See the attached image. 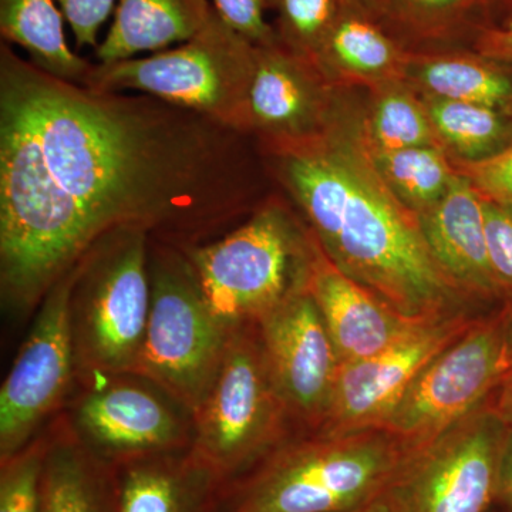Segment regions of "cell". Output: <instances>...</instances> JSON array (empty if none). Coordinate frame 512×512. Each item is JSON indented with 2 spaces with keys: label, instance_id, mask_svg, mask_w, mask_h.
<instances>
[{
  "label": "cell",
  "instance_id": "cell-5",
  "mask_svg": "<svg viewBox=\"0 0 512 512\" xmlns=\"http://www.w3.org/2000/svg\"><path fill=\"white\" fill-rule=\"evenodd\" d=\"M150 241L144 229H114L74 265L70 316L76 376L136 372L150 315Z\"/></svg>",
  "mask_w": 512,
  "mask_h": 512
},
{
  "label": "cell",
  "instance_id": "cell-25",
  "mask_svg": "<svg viewBox=\"0 0 512 512\" xmlns=\"http://www.w3.org/2000/svg\"><path fill=\"white\" fill-rule=\"evenodd\" d=\"M419 94L440 146L451 160L476 163L497 156L512 146L510 114L480 104Z\"/></svg>",
  "mask_w": 512,
  "mask_h": 512
},
{
  "label": "cell",
  "instance_id": "cell-42",
  "mask_svg": "<svg viewBox=\"0 0 512 512\" xmlns=\"http://www.w3.org/2000/svg\"><path fill=\"white\" fill-rule=\"evenodd\" d=\"M494 512H500V511H498V510H497V508H495V511H494Z\"/></svg>",
  "mask_w": 512,
  "mask_h": 512
},
{
  "label": "cell",
  "instance_id": "cell-33",
  "mask_svg": "<svg viewBox=\"0 0 512 512\" xmlns=\"http://www.w3.org/2000/svg\"><path fill=\"white\" fill-rule=\"evenodd\" d=\"M117 0H57L72 29L77 49L100 45L99 33L116 9Z\"/></svg>",
  "mask_w": 512,
  "mask_h": 512
},
{
  "label": "cell",
  "instance_id": "cell-36",
  "mask_svg": "<svg viewBox=\"0 0 512 512\" xmlns=\"http://www.w3.org/2000/svg\"><path fill=\"white\" fill-rule=\"evenodd\" d=\"M490 402L493 404L495 412L500 414L508 429L512 431V360L500 386L495 389L493 396H491Z\"/></svg>",
  "mask_w": 512,
  "mask_h": 512
},
{
  "label": "cell",
  "instance_id": "cell-40",
  "mask_svg": "<svg viewBox=\"0 0 512 512\" xmlns=\"http://www.w3.org/2000/svg\"><path fill=\"white\" fill-rule=\"evenodd\" d=\"M490 2L491 15H493V22L497 13L503 12L505 8L512 2V0H488Z\"/></svg>",
  "mask_w": 512,
  "mask_h": 512
},
{
  "label": "cell",
  "instance_id": "cell-22",
  "mask_svg": "<svg viewBox=\"0 0 512 512\" xmlns=\"http://www.w3.org/2000/svg\"><path fill=\"white\" fill-rule=\"evenodd\" d=\"M380 22L407 49H461L494 26L488 0H380Z\"/></svg>",
  "mask_w": 512,
  "mask_h": 512
},
{
  "label": "cell",
  "instance_id": "cell-23",
  "mask_svg": "<svg viewBox=\"0 0 512 512\" xmlns=\"http://www.w3.org/2000/svg\"><path fill=\"white\" fill-rule=\"evenodd\" d=\"M43 512H117L113 468L97 460L67 423L49 434Z\"/></svg>",
  "mask_w": 512,
  "mask_h": 512
},
{
  "label": "cell",
  "instance_id": "cell-1",
  "mask_svg": "<svg viewBox=\"0 0 512 512\" xmlns=\"http://www.w3.org/2000/svg\"><path fill=\"white\" fill-rule=\"evenodd\" d=\"M248 134L147 94L50 76L0 43V291L32 312L97 241L141 228L190 247L269 195Z\"/></svg>",
  "mask_w": 512,
  "mask_h": 512
},
{
  "label": "cell",
  "instance_id": "cell-8",
  "mask_svg": "<svg viewBox=\"0 0 512 512\" xmlns=\"http://www.w3.org/2000/svg\"><path fill=\"white\" fill-rule=\"evenodd\" d=\"M292 419L256 325L232 330L220 372L194 414L192 454L228 483L291 439Z\"/></svg>",
  "mask_w": 512,
  "mask_h": 512
},
{
  "label": "cell",
  "instance_id": "cell-9",
  "mask_svg": "<svg viewBox=\"0 0 512 512\" xmlns=\"http://www.w3.org/2000/svg\"><path fill=\"white\" fill-rule=\"evenodd\" d=\"M508 434L488 400L412 451L384 494L390 512H494Z\"/></svg>",
  "mask_w": 512,
  "mask_h": 512
},
{
  "label": "cell",
  "instance_id": "cell-32",
  "mask_svg": "<svg viewBox=\"0 0 512 512\" xmlns=\"http://www.w3.org/2000/svg\"><path fill=\"white\" fill-rule=\"evenodd\" d=\"M453 163L458 174L466 177L485 200L512 205V146L487 160Z\"/></svg>",
  "mask_w": 512,
  "mask_h": 512
},
{
  "label": "cell",
  "instance_id": "cell-30",
  "mask_svg": "<svg viewBox=\"0 0 512 512\" xmlns=\"http://www.w3.org/2000/svg\"><path fill=\"white\" fill-rule=\"evenodd\" d=\"M484 198V197H483ZM485 238L495 278L512 298V205L485 200Z\"/></svg>",
  "mask_w": 512,
  "mask_h": 512
},
{
  "label": "cell",
  "instance_id": "cell-10",
  "mask_svg": "<svg viewBox=\"0 0 512 512\" xmlns=\"http://www.w3.org/2000/svg\"><path fill=\"white\" fill-rule=\"evenodd\" d=\"M503 306L478 316L463 335L431 360L384 420L382 429L414 451L490 400L512 360Z\"/></svg>",
  "mask_w": 512,
  "mask_h": 512
},
{
  "label": "cell",
  "instance_id": "cell-2",
  "mask_svg": "<svg viewBox=\"0 0 512 512\" xmlns=\"http://www.w3.org/2000/svg\"><path fill=\"white\" fill-rule=\"evenodd\" d=\"M359 90L340 87L318 137L262 153L272 180L330 262L396 311L414 320L473 315L477 303L434 261L419 215L377 173Z\"/></svg>",
  "mask_w": 512,
  "mask_h": 512
},
{
  "label": "cell",
  "instance_id": "cell-41",
  "mask_svg": "<svg viewBox=\"0 0 512 512\" xmlns=\"http://www.w3.org/2000/svg\"><path fill=\"white\" fill-rule=\"evenodd\" d=\"M497 26H500V28L512 26V2L501 12V22Z\"/></svg>",
  "mask_w": 512,
  "mask_h": 512
},
{
  "label": "cell",
  "instance_id": "cell-31",
  "mask_svg": "<svg viewBox=\"0 0 512 512\" xmlns=\"http://www.w3.org/2000/svg\"><path fill=\"white\" fill-rule=\"evenodd\" d=\"M225 22L252 45L266 46L278 42L272 23L265 13L272 10L274 0H210Z\"/></svg>",
  "mask_w": 512,
  "mask_h": 512
},
{
  "label": "cell",
  "instance_id": "cell-34",
  "mask_svg": "<svg viewBox=\"0 0 512 512\" xmlns=\"http://www.w3.org/2000/svg\"><path fill=\"white\" fill-rule=\"evenodd\" d=\"M471 49L488 59L512 64V26H490L481 30Z\"/></svg>",
  "mask_w": 512,
  "mask_h": 512
},
{
  "label": "cell",
  "instance_id": "cell-11",
  "mask_svg": "<svg viewBox=\"0 0 512 512\" xmlns=\"http://www.w3.org/2000/svg\"><path fill=\"white\" fill-rule=\"evenodd\" d=\"M126 376L97 377L79 397L69 426L80 443L109 467L190 448L192 414L153 383Z\"/></svg>",
  "mask_w": 512,
  "mask_h": 512
},
{
  "label": "cell",
  "instance_id": "cell-15",
  "mask_svg": "<svg viewBox=\"0 0 512 512\" xmlns=\"http://www.w3.org/2000/svg\"><path fill=\"white\" fill-rule=\"evenodd\" d=\"M340 87L278 42L255 46L248 96L249 136L262 153L305 143L328 127Z\"/></svg>",
  "mask_w": 512,
  "mask_h": 512
},
{
  "label": "cell",
  "instance_id": "cell-19",
  "mask_svg": "<svg viewBox=\"0 0 512 512\" xmlns=\"http://www.w3.org/2000/svg\"><path fill=\"white\" fill-rule=\"evenodd\" d=\"M412 53L375 16L345 0L313 63L333 86L367 90L404 80Z\"/></svg>",
  "mask_w": 512,
  "mask_h": 512
},
{
  "label": "cell",
  "instance_id": "cell-29",
  "mask_svg": "<svg viewBox=\"0 0 512 512\" xmlns=\"http://www.w3.org/2000/svg\"><path fill=\"white\" fill-rule=\"evenodd\" d=\"M49 434L0 461V512H43V470Z\"/></svg>",
  "mask_w": 512,
  "mask_h": 512
},
{
  "label": "cell",
  "instance_id": "cell-24",
  "mask_svg": "<svg viewBox=\"0 0 512 512\" xmlns=\"http://www.w3.org/2000/svg\"><path fill=\"white\" fill-rule=\"evenodd\" d=\"M57 0H0V36L22 47L30 62L64 82L86 86L93 64L70 49Z\"/></svg>",
  "mask_w": 512,
  "mask_h": 512
},
{
  "label": "cell",
  "instance_id": "cell-3",
  "mask_svg": "<svg viewBox=\"0 0 512 512\" xmlns=\"http://www.w3.org/2000/svg\"><path fill=\"white\" fill-rule=\"evenodd\" d=\"M412 454L384 429L289 439L222 484L220 512H340L384 497Z\"/></svg>",
  "mask_w": 512,
  "mask_h": 512
},
{
  "label": "cell",
  "instance_id": "cell-12",
  "mask_svg": "<svg viewBox=\"0 0 512 512\" xmlns=\"http://www.w3.org/2000/svg\"><path fill=\"white\" fill-rule=\"evenodd\" d=\"M73 269L40 302L0 389V461L12 457L63 403L76 376L70 295Z\"/></svg>",
  "mask_w": 512,
  "mask_h": 512
},
{
  "label": "cell",
  "instance_id": "cell-16",
  "mask_svg": "<svg viewBox=\"0 0 512 512\" xmlns=\"http://www.w3.org/2000/svg\"><path fill=\"white\" fill-rule=\"evenodd\" d=\"M419 220L434 261L467 298L477 305H504L510 299L491 268L483 195L466 177L458 174L453 187Z\"/></svg>",
  "mask_w": 512,
  "mask_h": 512
},
{
  "label": "cell",
  "instance_id": "cell-26",
  "mask_svg": "<svg viewBox=\"0 0 512 512\" xmlns=\"http://www.w3.org/2000/svg\"><path fill=\"white\" fill-rule=\"evenodd\" d=\"M362 124L367 144L375 150L441 147L420 94L404 80L365 90Z\"/></svg>",
  "mask_w": 512,
  "mask_h": 512
},
{
  "label": "cell",
  "instance_id": "cell-14",
  "mask_svg": "<svg viewBox=\"0 0 512 512\" xmlns=\"http://www.w3.org/2000/svg\"><path fill=\"white\" fill-rule=\"evenodd\" d=\"M255 325L293 419L318 430L328 413L340 360L311 292L295 293Z\"/></svg>",
  "mask_w": 512,
  "mask_h": 512
},
{
  "label": "cell",
  "instance_id": "cell-27",
  "mask_svg": "<svg viewBox=\"0 0 512 512\" xmlns=\"http://www.w3.org/2000/svg\"><path fill=\"white\" fill-rule=\"evenodd\" d=\"M369 151L384 183L417 215L436 205L458 177L456 165L443 147L421 146L400 150L369 147Z\"/></svg>",
  "mask_w": 512,
  "mask_h": 512
},
{
  "label": "cell",
  "instance_id": "cell-20",
  "mask_svg": "<svg viewBox=\"0 0 512 512\" xmlns=\"http://www.w3.org/2000/svg\"><path fill=\"white\" fill-rule=\"evenodd\" d=\"M212 10L210 0H117L94 56L97 63H111L181 45L204 28Z\"/></svg>",
  "mask_w": 512,
  "mask_h": 512
},
{
  "label": "cell",
  "instance_id": "cell-39",
  "mask_svg": "<svg viewBox=\"0 0 512 512\" xmlns=\"http://www.w3.org/2000/svg\"><path fill=\"white\" fill-rule=\"evenodd\" d=\"M349 2L356 3L360 8L365 9L370 15L380 20V0H349Z\"/></svg>",
  "mask_w": 512,
  "mask_h": 512
},
{
  "label": "cell",
  "instance_id": "cell-37",
  "mask_svg": "<svg viewBox=\"0 0 512 512\" xmlns=\"http://www.w3.org/2000/svg\"><path fill=\"white\" fill-rule=\"evenodd\" d=\"M340 512H390V508L389 505H387L386 500H384V497H380L376 498V500L370 501V503Z\"/></svg>",
  "mask_w": 512,
  "mask_h": 512
},
{
  "label": "cell",
  "instance_id": "cell-38",
  "mask_svg": "<svg viewBox=\"0 0 512 512\" xmlns=\"http://www.w3.org/2000/svg\"><path fill=\"white\" fill-rule=\"evenodd\" d=\"M505 335H507L508 346L512 353V298L508 299L503 306Z\"/></svg>",
  "mask_w": 512,
  "mask_h": 512
},
{
  "label": "cell",
  "instance_id": "cell-35",
  "mask_svg": "<svg viewBox=\"0 0 512 512\" xmlns=\"http://www.w3.org/2000/svg\"><path fill=\"white\" fill-rule=\"evenodd\" d=\"M497 510L512 512V431L505 444L503 463H501L500 485H498Z\"/></svg>",
  "mask_w": 512,
  "mask_h": 512
},
{
  "label": "cell",
  "instance_id": "cell-17",
  "mask_svg": "<svg viewBox=\"0 0 512 512\" xmlns=\"http://www.w3.org/2000/svg\"><path fill=\"white\" fill-rule=\"evenodd\" d=\"M308 289L335 345L340 365L382 352L424 322L402 315L340 271L323 254L318 242Z\"/></svg>",
  "mask_w": 512,
  "mask_h": 512
},
{
  "label": "cell",
  "instance_id": "cell-4",
  "mask_svg": "<svg viewBox=\"0 0 512 512\" xmlns=\"http://www.w3.org/2000/svg\"><path fill=\"white\" fill-rule=\"evenodd\" d=\"M315 247L311 229L278 190L221 237L181 248L211 311L234 330L308 288Z\"/></svg>",
  "mask_w": 512,
  "mask_h": 512
},
{
  "label": "cell",
  "instance_id": "cell-6",
  "mask_svg": "<svg viewBox=\"0 0 512 512\" xmlns=\"http://www.w3.org/2000/svg\"><path fill=\"white\" fill-rule=\"evenodd\" d=\"M254 67L255 45L214 9L204 28L174 49L94 63L84 87L147 94L249 136L248 96Z\"/></svg>",
  "mask_w": 512,
  "mask_h": 512
},
{
  "label": "cell",
  "instance_id": "cell-13",
  "mask_svg": "<svg viewBox=\"0 0 512 512\" xmlns=\"http://www.w3.org/2000/svg\"><path fill=\"white\" fill-rule=\"evenodd\" d=\"M477 318L464 313L424 320L382 352L340 365L328 413L316 433L382 429L417 376Z\"/></svg>",
  "mask_w": 512,
  "mask_h": 512
},
{
  "label": "cell",
  "instance_id": "cell-18",
  "mask_svg": "<svg viewBox=\"0 0 512 512\" xmlns=\"http://www.w3.org/2000/svg\"><path fill=\"white\" fill-rule=\"evenodd\" d=\"M111 468L117 512H220L222 481L191 447Z\"/></svg>",
  "mask_w": 512,
  "mask_h": 512
},
{
  "label": "cell",
  "instance_id": "cell-21",
  "mask_svg": "<svg viewBox=\"0 0 512 512\" xmlns=\"http://www.w3.org/2000/svg\"><path fill=\"white\" fill-rule=\"evenodd\" d=\"M505 66L470 47L421 50L412 53L404 82L419 93L480 104L512 116V74Z\"/></svg>",
  "mask_w": 512,
  "mask_h": 512
},
{
  "label": "cell",
  "instance_id": "cell-28",
  "mask_svg": "<svg viewBox=\"0 0 512 512\" xmlns=\"http://www.w3.org/2000/svg\"><path fill=\"white\" fill-rule=\"evenodd\" d=\"M343 3L345 0H274L272 26L279 45L313 63Z\"/></svg>",
  "mask_w": 512,
  "mask_h": 512
},
{
  "label": "cell",
  "instance_id": "cell-7",
  "mask_svg": "<svg viewBox=\"0 0 512 512\" xmlns=\"http://www.w3.org/2000/svg\"><path fill=\"white\" fill-rule=\"evenodd\" d=\"M148 272L150 315L134 376L194 417L220 372L232 330L211 311L183 248L151 239Z\"/></svg>",
  "mask_w": 512,
  "mask_h": 512
}]
</instances>
